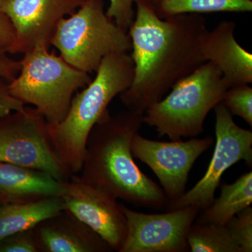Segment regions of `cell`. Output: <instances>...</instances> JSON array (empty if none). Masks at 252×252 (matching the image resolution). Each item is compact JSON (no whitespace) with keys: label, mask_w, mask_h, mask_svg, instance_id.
<instances>
[{"label":"cell","mask_w":252,"mask_h":252,"mask_svg":"<svg viewBox=\"0 0 252 252\" xmlns=\"http://www.w3.org/2000/svg\"><path fill=\"white\" fill-rule=\"evenodd\" d=\"M207 31L201 14L162 19L145 0H137L135 19L127 31L133 79L119 95L126 109L144 114L176 83L206 63L201 43Z\"/></svg>","instance_id":"cell-1"},{"label":"cell","mask_w":252,"mask_h":252,"mask_svg":"<svg viewBox=\"0 0 252 252\" xmlns=\"http://www.w3.org/2000/svg\"><path fill=\"white\" fill-rule=\"evenodd\" d=\"M143 115L128 109L114 115L107 112L89 134L79 175L135 206L163 208L170 200L132 155V140L143 125Z\"/></svg>","instance_id":"cell-2"},{"label":"cell","mask_w":252,"mask_h":252,"mask_svg":"<svg viewBox=\"0 0 252 252\" xmlns=\"http://www.w3.org/2000/svg\"><path fill=\"white\" fill-rule=\"evenodd\" d=\"M95 73L94 79L74 94L65 117L58 124H48L55 152L72 174L81 172L93 127L109 112L113 99L132 84L133 61L129 53L109 55Z\"/></svg>","instance_id":"cell-3"},{"label":"cell","mask_w":252,"mask_h":252,"mask_svg":"<svg viewBox=\"0 0 252 252\" xmlns=\"http://www.w3.org/2000/svg\"><path fill=\"white\" fill-rule=\"evenodd\" d=\"M228 89L220 71L205 63L149 107L144 113V124L154 127L159 137L166 135L172 141L198 137L209 113Z\"/></svg>","instance_id":"cell-4"},{"label":"cell","mask_w":252,"mask_h":252,"mask_svg":"<svg viewBox=\"0 0 252 252\" xmlns=\"http://www.w3.org/2000/svg\"><path fill=\"white\" fill-rule=\"evenodd\" d=\"M49 49L39 45L23 54L21 70L8 88L15 98L34 106L48 124H56L67 115L74 94L92 78Z\"/></svg>","instance_id":"cell-5"},{"label":"cell","mask_w":252,"mask_h":252,"mask_svg":"<svg viewBox=\"0 0 252 252\" xmlns=\"http://www.w3.org/2000/svg\"><path fill=\"white\" fill-rule=\"evenodd\" d=\"M51 45L72 67L90 74L106 56L131 51L128 33L107 16L104 0H86L75 12L63 18Z\"/></svg>","instance_id":"cell-6"},{"label":"cell","mask_w":252,"mask_h":252,"mask_svg":"<svg viewBox=\"0 0 252 252\" xmlns=\"http://www.w3.org/2000/svg\"><path fill=\"white\" fill-rule=\"evenodd\" d=\"M0 161L41 170L61 182L73 175L55 152L48 123L34 107L0 117Z\"/></svg>","instance_id":"cell-7"},{"label":"cell","mask_w":252,"mask_h":252,"mask_svg":"<svg viewBox=\"0 0 252 252\" xmlns=\"http://www.w3.org/2000/svg\"><path fill=\"white\" fill-rule=\"evenodd\" d=\"M216 144L207 171L198 183L167 206L168 210L187 206L207 208L215 200L222 176L235 163H252V132L235 124L233 115L220 102L215 107Z\"/></svg>","instance_id":"cell-8"},{"label":"cell","mask_w":252,"mask_h":252,"mask_svg":"<svg viewBox=\"0 0 252 252\" xmlns=\"http://www.w3.org/2000/svg\"><path fill=\"white\" fill-rule=\"evenodd\" d=\"M127 234L119 252H182L188 248L189 230L200 209L187 206L163 214L134 211L121 204Z\"/></svg>","instance_id":"cell-9"},{"label":"cell","mask_w":252,"mask_h":252,"mask_svg":"<svg viewBox=\"0 0 252 252\" xmlns=\"http://www.w3.org/2000/svg\"><path fill=\"white\" fill-rule=\"evenodd\" d=\"M213 143L211 137L160 142L145 138L138 132L132 140V152L134 157L150 167L170 202L185 193L194 163Z\"/></svg>","instance_id":"cell-10"},{"label":"cell","mask_w":252,"mask_h":252,"mask_svg":"<svg viewBox=\"0 0 252 252\" xmlns=\"http://www.w3.org/2000/svg\"><path fill=\"white\" fill-rule=\"evenodd\" d=\"M67 210L119 252L127 234V221L118 199L107 190L73 174L62 196Z\"/></svg>","instance_id":"cell-11"},{"label":"cell","mask_w":252,"mask_h":252,"mask_svg":"<svg viewBox=\"0 0 252 252\" xmlns=\"http://www.w3.org/2000/svg\"><path fill=\"white\" fill-rule=\"evenodd\" d=\"M86 0H2L0 11L14 28L15 41L9 54H25L36 46L49 48L63 18L72 14Z\"/></svg>","instance_id":"cell-12"},{"label":"cell","mask_w":252,"mask_h":252,"mask_svg":"<svg viewBox=\"0 0 252 252\" xmlns=\"http://www.w3.org/2000/svg\"><path fill=\"white\" fill-rule=\"evenodd\" d=\"M39 252H111L109 244L97 233L63 210L34 227Z\"/></svg>","instance_id":"cell-13"},{"label":"cell","mask_w":252,"mask_h":252,"mask_svg":"<svg viewBox=\"0 0 252 252\" xmlns=\"http://www.w3.org/2000/svg\"><path fill=\"white\" fill-rule=\"evenodd\" d=\"M236 24L225 21L207 31L202 40L205 62L220 71L228 88L252 82V55L235 39Z\"/></svg>","instance_id":"cell-14"},{"label":"cell","mask_w":252,"mask_h":252,"mask_svg":"<svg viewBox=\"0 0 252 252\" xmlns=\"http://www.w3.org/2000/svg\"><path fill=\"white\" fill-rule=\"evenodd\" d=\"M64 182L41 170L0 161V205L61 197Z\"/></svg>","instance_id":"cell-15"},{"label":"cell","mask_w":252,"mask_h":252,"mask_svg":"<svg viewBox=\"0 0 252 252\" xmlns=\"http://www.w3.org/2000/svg\"><path fill=\"white\" fill-rule=\"evenodd\" d=\"M62 197H50L26 203L0 205V240L34 228L41 220L64 210Z\"/></svg>","instance_id":"cell-16"},{"label":"cell","mask_w":252,"mask_h":252,"mask_svg":"<svg viewBox=\"0 0 252 252\" xmlns=\"http://www.w3.org/2000/svg\"><path fill=\"white\" fill-rule=\"evenodd\" d=\"M252 203V172L240 176L233 184L220 186V196L202 210L196 223L225 225Z\"/></svg>","instance_id":"cell-17"},{"label":"cell","mask_w":252,"mask_h":252,"mask_svg":"<svg viewBox=\"0 0 252 252\" xmlns=\"http://www.w3.org/2000/svg\"><path fill=\"white\" fill-rule=\"evenodd\" d=\"M162 19L184 14L252 12V0H145Z\"/></svg>","instance_id":"cell-18"},{"label":"cell","mask_w":252,"mask_h":252,"mask_svg":"<svg viewBox=\"0 0 252 252\" xmlns=\"http://www.w3.org/2000/svg\"><path fill=\"white\" fill-rule=\"evenodd\" d=\"M192 252H242L225 225H192L187 237Z\"/></svg>","instance_id":"cell-19"},{"label":"cell","mask_w":252,"mask_h":252,"mask_svg":"<svg viewBox=\"0 0 252 252\" xmlns=\"http://www.w3.org/2000/svg\"><path fill=\"white\" fill-rule=\"evenodd\" d=\"M222 104L232 115L238 116L252 126V88L250 84L233 86L227 89Z\"/></svg>","instance_id":"cell-20"},{"label":"cell","mask_w":252,"mask_h":252,"mask_svg":"<svg viewBox=\"0 0 252 252\" xmlns=\"http://www.w3.org/2000/svg\"><path fill=\"white\" fill-rule=\"evenodd\" d=\"M242 252H252V208L247 207L225 224Z\"/></svg>","instance_id":"cell-21"},{"label":"cell","mask_w":252,"mask_h":252,"mask_svg":"<svg viewBox=\"0 0 252 252\" xmlns=\"http://www.w3.org/2000/svg\"><path fill=\"white\" fill-rule=\"evenodd\" d=\"M0 252H39L34 228L1 239Z\"/></svg>","instance_id":"cell-22"},{"label":"cell","mask_w":252,"mask_h":252,"mask_svg":"<svg viewBox=\"0 0 252 252\" xmlns=\"http://www.w3.org/2000/svg\"><path fill=\"white\" fill-rule=\"evenodd\" d=\"M137 0H109L106 11L107 16L119 27L128 31L135 16V3Z\"/></svg>","instance_id":"cell-23"},{"label":"cell","mask_w":252,"mask_h":252,"mask_svg":"<svg viewBox=\"0 0 252 252\" xmlns=\"http://www.w3.org/2000/svg\"><path fill=\"white\" fill-rule=\"evenodd\" d=\"M9 82L6 79H0V117L14 111L21 110L26 106L10 94Z\"/></svg>","instance_id":"cell-24"},{"label":"cell","mask_w":252,"mask_h":252,"mask_svg":"<svg viewBox=\"0 0 252 252\" xmlns=\"http://www.w3.org/2000/svg\"><path fill=\"white\" fill-rule=\"evenodd\" d=\"M9 53L0 49V79L11 81L18 75L21 68V60L12 59Z\"/></svg>","instance_id":"cell-25"},{"label":"cell","mask_w":252,"mask_h":252,"mask_svg":"<svg viewBox=\"0 0 252 252\" xmlns=\"http://www.w3.org/2000/svg\"><path fill=\"white\" fill-rule=\"evenodd\" d=\"M15 32L9 18L0 11V49L5 50L9 54L14 45Z\"/></svg>","instance_id":"cell-26"},{"label":"cell","mask_w":252,"mask_h":252,"mask_svg":"<svg viewBox=\"0 0 252 252\" xmlns=\"http://www.w3.org/2000/svg\"><path fill=\"white\" fill-rule=\"evenodd\" d=\"M1 1H2V0H0V4H1Z\"/></svg>","instance_id":"cell-27"}]
</instances>
